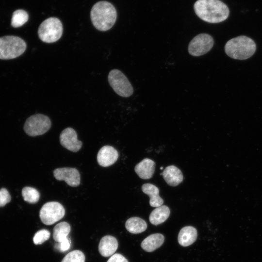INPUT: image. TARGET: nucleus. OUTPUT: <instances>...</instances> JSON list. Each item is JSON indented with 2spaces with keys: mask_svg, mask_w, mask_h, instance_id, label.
Masks as SVG:
<instances>
[{
  "mask_svg": "<svg viewBox=\"0 0 262 262\" xmlns=\"http://www.w3.org/2000/svg\"><path fill=\"white\" fill-rule=\"evenodd\" d=\"M85 256L79 250H75L66 254L61 262H84Z\"/></svg>",
  "mask_w": 262,
  "mask_h": 262,
  "instance_id": "obj_24",
  "label": "nucleus"
},
{
  "mask_svg": "<svg viewBox=\"0 0 262 262\" xmlns=\"http://www.w3.org/2000/svg\"><path fill=\"white\" fill-rule=\"evenodd\" d=\"M141 188L143 193L149 196L151 206L157 208L163 205L164 200L159 195V190L157 187L151 183H145Z\"/></svg>",
  "mask_w": 262,
  "mask_h": 262,
  "instance_id": "obj_18",
  "label": "nucleus"
},
{
  "mask_svg": "<svg viewBox=\"0 0 262 262\" xmlns=\"http://www.w3.org/2000/svg\"><path fill=\"white\" fill-rule=\"evenodd\" d=\"M194 8L200 18L212 23L225 20L229 13L227 5L219 0H197L194 4Z\"/></svg>",
  "mask_w": 262,
  "mask_h": 262,
  "instance_id": "obj_1",
  "label": "nucleus"
},
{
  "mask_svg": "<svg viewBox=\"0 0 262 262\" xmlns=\"http://www.w3.org/2000/svg\"><path fill=\"white\" fill-rule=\"evenodd\" d=\"M90 17L92 24L97 30L106 31L110 29L115 23L117 13L111 3L100 1L92 8Z\"/></svg>",
  "mask_w": 262,
  "mask_h": 262,
  "instance_id": "obj_2",
  "label": "nucleus"
},
{
  "mask_svg": "<svg viewBox=\"0 0 262 262\" xmlns=\"http://www.w3.org/2000/svg\"><path fill=\"white\" fill-rule=\"evenodd\" d=\"M118 151L113 147L104 146L98 151L97 161L99 165L108 167L113 164L118 158Z\"/></svg>",
  "mask_w": 262,
  "mask_h": 262,
  "instance_id": "obj_12",
  "label": "nucleus"
},
{
  "mask_svg": "<svg viewBox=\"0 0 262 262\" xmlns=\"http://www.w3.org/2000/svg\"><path fill=\"white\" fill-rule=\"evenodd\" d=\"M50 237L49 231L45 229H41L35 233L33 238L35 245H40L48 240Z\"/></svg>",
  "mask_w": 262,
  "mask_h": 262,
  "instance_id": "obj_25",
  "label": "nucleus"
},
{
  "mask_svg": "<svg viewBox=\"0 0 262 262\" xmlns=\"http://www.w3.org/2000/svg\"><path fill=\"white\" fill-rule=\"evenodd\" d=\"M11 196L8 190L4 188L0 189V207L4 206L11 201Z\"/></svg>",
  "mask_w": 262,
  "mask_h": 262,
  "instance_id": "obj_26",
  "label": "nucleus"
},
{
  "mask_svg": "<svg viewBox=\"0 0 262 262\" xmlns=\"http://www.w3.org/2000/svg\"><path fill=\"white\" fill-rule=\"evenodd\" d=\"M213 39L207 33L196 36L189 43L188 52L192 56H199L209 52L213 47Z\"/></svg>",
  "mask_w": 262,
  "mask_h": 262,
  "instance_id": "obj_9",
  "label": "nucleus"
},
{
  "mask_svg": "<svg viewBox=\"0 0 262 262\" xmlns=\"http://www.w3.org/2000/svg\"><path fill=\"white\" fill-rule=\"evenodd\" d=\"M70 246V242L69 239L67 237L61 242L59 243L57 247L60 251L64 252L68 250Z\"/></svg>",
  "mask_w": 262,
  "mask_h": 262,
  "instance_id": "obj_27",
  "label": "nucleus"
},
{
  "mask_svg": "<svg viewBox=\"0 0 262 262\" xmlns=\"http://www.w3.org/2000/svg\"><path fill=\"white\" fill-rule=\"evenodd\" d=\"M162 175L165 182L171 186H176L183 179L181 171L174 165L167 166L164 169Z\"/></svg>",
  "mask_w": 262,
  "mask_h": 262,
  "instance_id": "obj_15",
  "label": "nucleus"
},
{
  "mask_svg": "<svg viewBox=\"0 0 262 262\" xmlns=\"http://www.w3.org/2000/svg\"><path fill=\"white\" fill-rule=\"evenodd\" d=\"M256 49L254 41L244 35L229 40L225 46L226 53L230 57L238 60H246L251 57Z\"/></svg>",
  "mask_w": 262,
  "mask_h": 262,
  "instance_id": "obj_3",
  "label": "nucleus"
},
{
  "mask_svg": "<svg viewBox=\"0 0 262 262\" xmlns=\"http://www.w3.org/2000/svg\"><path fill=\"white\" fill-rule=\"evenodd\" d=\"M197 232L196 228L192 226L182 228L178 234V240L182 246H188L193 244L196 240Z\"/></svg>",
  "mask_w": 262,
  "mask_h": 262,
  "instance_id": "obj_16",
  "label": "nucleus"
},
{
  "mask_svg": "<svg viewBox=\"0 0 262 262\" xmlns=\"http://www.w3.org/2000/svg\"><path fill=\"white\" fill-rule=\"evenodd\" d=\"M164 241V236L160 233L152 234L146 237L141 243V247L151 252L160 247Z\"/></svg>",
  "mask_w": 262,
  "mask_h": 262,
  "instance_id": "obj_17",
  "label": "nucleus"
},
{
  "mask_svg": "<svg viewBox=\"0 0 262 262\" xmlns=\"http://www.w3.org/2000/svg\"><path fill=\"white\" fill-rule=\"evenodd\" d=\"M55 178L58 180H64L71 187H77L80 184V174L74 168L63 167L55 169L53 171Z\"/></svg>",
  "mask_w": 262,
  "mask_h": 262,
  "instance_id": "obj_10",
  "label": "nucleus"
},
{
  "mask_svg": "<svg viewBox=\"0 0 262 262\" xmlns=\"http://www.w3.org/2000/svg\"><path fill=\"white\" fill-rule=\"evenodd\" d=\"M51 121L47 115L35 114L27 119L24 125V130L28 135L36 136L48 131L51 127Z\"/></svg>",
  "mask_w": 262,
  "mask_h": 262,
  "instance_id": "obj_6",
  "label": "nucleus"
},
{
  "mask_svg": "<svg viewBox=\"0 0 262 262\" xmlns=\"http://www.w3.org/2000/svg\"><path fill=\"white\" fill-rule=\"evenodd\" d=\"M61 145L67 149L76 152L82 147V142L77 139L75 131L71 128L64 129L60 135Z\"/></svg>",
  "mask_w": 262,
  "mask_h": 262,
  "instance_id": "obj_11",
  "label": "nucleus"
},
{
  "mask_svg": "<svg viewBox=\"0 0 262 262\" xmlns=\"http://www.w3.org/2000/svg\"><path fill=\"white\" fill-rule=\"evenodd\" d=\"M108 80L114 91L120 96L129 97L133 92V87L126 76L118 69H113L109 73Z\"/></svg>",
  "mask_w": 262,
  "mask_h": 262,
  "instance_id": "obj_7",
  "label": "nucleus"
},
{
  "mask_svg": "<svg viewBox=\"0 0 262 262\" xmlns=\"http://www.w3.org/2000/svg\"><path fill=\"white\" fill-rule=\"evenodd\" d=\"M107 262H128V261L122 255L116 253L111 256Z\"/></svg>",
  "mask_w": 262,
  "mask_h": 262,
  "instance_id": "obj_28",
  "label": "nucleus"
},
{
  "mask_svg": "<svg viewBox=\"0 0 262 262\" xmlns=\"http://www.w3.org/2000/svg\"><path fill=\"white\" fill-rule=\"evenodd\" d=\"M22 195L25 201L32 204L37 203L40 198L39 192L36 189L29 186L22 189Z\"/></svg>",
  "mask_w": 262,
  "mask_h": 262,
  "instance_id": "obj_23",
  "label": "nucleus"
},
{
  "mask_svg": "<svg viewBox=\"0 0 262 262\" xmlns=\"http://www.w3.org/2000/svg\"><path fill=\"white\" fill-rule=\"evenodd\" d=\"M26 43L19 37L7 35L0 37V59L9 60L18 57L26 50Z\"/></svg>",
  "mask_w": 262,
  "mask_h": 262,
  "instance_id": "obj_4",
  "label": "nucleus"
},
{
  "mask_svg": "<svg viewBox=\"0 0 262 262\" xmlns=\"http://www.w3.org/2000/svg\"><path fill=\"white\" fill-rule=\"evenodd\" d=\"M29 16L27 12L22 9L16 10L13 14L11 25L14 28H18L27 22Z\"/></svg>",
  "mask_w": 262,
  "mask_h": 262,
  "instance_id": "obj_22",
  "label": "nucleus"
},
{
  "mask_svg": "<svg viewBox=\"0 0 262 262\" xmlns=\"http://www.w3.org/2000/svg\"><path fill=\"white\" fill-rule=\"evenodd\" d=\"M125 227L130 233L138 234L146 230L147 224L145 220L140 217H132L126 221Z\"/></svg>",
  "mask_w": 262,
  "mask_h": 262,
  "instance_id": "obj_20",
  "label": "nucleus"
},
{
  "mask_svg": "<svg viewBox=\"0 0 262 262\" xmlns=\"http://www.w3.org/2000/svg\"><path fill=\"white\" fill-rule=\"evenodd\" d=\"M53 231V239L60 243L67 237L70 231V226L67 222H61L54 227Z\"/></svg>",
  "mask_w": 262,
  "mask_h": 262,
  "instance_id": "obj_21",
  "label": "nucleus"
},
{
  "mask_svg": "<svg viewBox=\"0 0 262 262\" xmlns=\"http://www.w3.org/2000/svg\"><path fill=\"white\" fill-rule=\"evenodd\" d=\"M170 209L166 205H162L156 208L150 213L149 217L150 222L158 225L164 222L169 217Z\"/></svg>",
  "mask_w": 262,
  "mask_h": 262,
  "instance_id": "obj_19",
  "label": "nucleus"
},
{
  "mask_svg": "<svg viewBox=\"0 0 262 262\" xmlns=\"http://www.w3.org/2000/svg\"><path fill=\"white\" fill-rule=\"evenodd\" d=\"M65 210L63 206L56 201L44 204L39 212L40 218L45 225H50L63 218Z\"/></svg>",
  "mask_w": 262,
  "mask_h": 262,
  "instance_id": "obj_8",
  "label": "nucleus"
},
{
  "mask_svg": "<svg viewBox=\"0 0 262 262\" xmlns=\"http://www.w3.org/2000/svg\"><path fill=\"white\" fill-rule=\"evenodd\" d=\"M118 246L117 240L115 237L106 235L101 239L98 245V251L102 256L107 257L113 255Z\"/></svg>",
  "mask_w": 262,
  "mask_h": 262,
  "instance_id": "obj_13",
  "label": "nucleus"
},
{
  "mask_svg": "<svg viewBox=\"0 0 262 262\" xmlns=\"http://www.w3.org/2000/svg\"><path fill=\"white\" fill-rule=\"evenodd\" d=\"M63 25L56 17H51L43 21L38 30V35L41 41L51 43L58 40L63 33Z\"/></svg>",
  "mask_w": 262,
  "mask_h": 262,
  "instance_id": "obj_5",
  "label": "nucleus"
},
{
  "mask_svg": "<svg viewBox=\"0 0 262 262\" xmlns=\"http://www.w3.org/2000/svg\"><path fill=\"white\" fill-rule=\"evenodd\" d=\"M155 167V163L153 161L145 158L135 165L134 170L140 178L147 180L153 176Z\"/></svg>",
  "mask_w": 262,
  "mask_h": 262,
  "instance_id": "obj_14",
  "label": "nucleus"
}]
</instances>
